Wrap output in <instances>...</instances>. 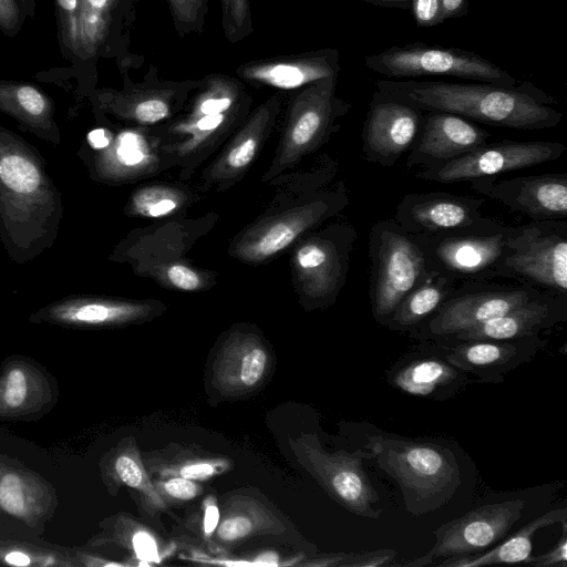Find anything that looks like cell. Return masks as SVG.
<instances>
[{"label":"cell","mask_w":567,"mask_h":567,"mask_svg":"<svg viewBox=\"0 0 567 567\" xmlns=\"http://www.w3.org/2000/svg\"><path fill=\"white\" fill-rule=\"evenodd\" d=\"M375 90L423 112L443 111L470 121L507 128L537 131L557 126V101L529 81L514 86L484 82L380 79Z\"/></svg>","instance_id":"1"},{"label":"cell","mask_w":567,"mask_h":567,"mask_svg":"<svg viewBox=\"0 0 567 567\" xmlns=\"http://www.w3.org/2000/svg\"><path fill=\"white\" fill-rule=\"evenodd\" d=\"M252 97L237 76L209 73L199 79L183 109L151 127L164 165L182 167L187 178L226 142L251 112Z\"/></svg>","instance_id":"2"},{"label":"cell","mask_w":567,"mask_h":567,"mask_svg":"<svg viewBox=\"0 0 567 567\" xmlns=\"http://www.w3.org/2000/svg\"><path fill=\"white\" fill-rule=\"evenodd\" d=\"M363 446L379 467L399 485L411 515L433 512L449 502L461 485L454 453L426 439H406L375 430Z\"/></svg>","instance_id":"3"},{"label":"cell","mask_w":567,"mask_h":567,"mask_svg":"<svg viewBox=\"0 0 567 567\" xmlns=\"http://www.w3.org/2000/svg\"><path fill=\"white\" fill-rule=\"evenodd\" d=\"M349 204L343 182L303 195L291 207L268 208L233 241L230 254L243 262L262 264L310 230L339 215Z\"/></svg>","instance_id":"4"},{"label":"cell","mask_w":567,"mask_h":567,"mask_svg":"<svg viewBox=\"0 0 567 567\" xmlns=\"http://www.w3.org/2000/svg\"><path fill=\"white\" fill-rule=\"evenodd\" d=\"M338 76L293 91L270 166L261 181L272 182L307 155L323 146L339 130L351 104L337 95Z\"/></svg>","instance_id":"5"},{"label":"cell","mask_w":567,"mask_h":567,"mask_svg":"<svg viewBox=\"0 0 567 567\" xmlns=\"http://www.w3.org/2000/svg\"><path fill=\"white\" fill-rule=\"evenodd\" d=\"M369 298L374 321L385 327L401 300L430 275L413 234L394 218L378 220L369 235Z\"/></svg>","instance_id":"6"},{"label":"cell","mask_w":567,"mask_h":567,"mask_svg":"<svg viewBox=\"0 0 567 567\" xmlns=\"http://www.w3.org/2000/svg\"><path fill=\"white\" fill-rule=\"evenodd\" d=\"M357 230L346 221L317 227L293 244L292 280L308 310L332 306L347 282Z\"/></svg>","instance_id":"7"},{"label":"cell","mask_w":567,"mask_h":567,"mask_svg":"<svg viewBox=\"0 0 567 567\" xmlns=\"http://www.w3.org/2000/svg\"><path fill=\"white\" fill-rule=\"evenodd\" d=\"M364 64L388 79L450 76L501 86L516 84V79L506 70L478 53L420 41L367 55Z\"/></svg>","instance_id":"8"},{"label":"cell","mask_w":567,"mask_h":567,"mask_svg":"<svg viewBox=\"0 0 567 567\" xmlns=\"http://www.w3.org/2000/svg\"><path fill=\"white\" fill-rule=\"evenodd\" d=\"M498 278L567 296V221L532 220L516 226L498 266Z\"/></svg>","instance_id":"9"},{"label":"cell","mask_w":567,"mask_h":567,"mask_svg":"<svg viewBox=\"0 0 567 567\" xmlns=\"http://www.w3.org/2000/svg\"><path fill=\"white\" fill-rule=\"evenodd\" d=\"M527 284L468 281L457 285L442 306L409 337L421 341L453 337L542 296Z\"/></svg>","instance_id":"10"},{"label":"cell","mask_w":567,"mask_h":567,"mask_svg":"<svg viewBox=\"0 0 567 567\" xmlns=\"http://www.w3.org/2000/svg\"><path fill=\"white\" fill-rule=\"evenodd\" d=\"M515 228L504 224L491 230L413 235L429 270L457 285L498 278V266Z\"/></svg>","instance_id":"11"},{"label":"cell","mask_w":567,"mask_h":567,"mask_svg":"<svg viewBox=\"0 0 567 567\" xmlns=\"http://www.w3.org/2000/svg\"><path fill=\"white\" fill-rule=\"evenodd\" d=\"M293 445L300 462L334 502L361 517L375 519L381 516L382 509L375 508L379 494L362 465L364 460H372L369 451L327 452L317 436L310 434Z\"/></svg>","instance_id":"12"},{"label":"cell","mask_w":567,"mask_h":567,"mask_svg":"<svg viewBox=\"0 0 567 567\" xmlns=\"http://www.w3.org/2000/svg\"><path fill=\"white\" fill-rule=\"evenodd\" d=\"M525 503L511 499L476 507L437 527L435 543L423 556L393 566L424 567L487 550L502 540L523 515Z\"/></svg>","instance_id":"13"},{"label":"cell","mask_w":567,"mask_h":567,"mask_svg":"<svg viewBox=\"0 0 567 567\" xmlns=\"http://www.w3.org/2000/svg\"><path fill=\"white\" fill-rule=\"evenodd\" d=\"M565 151L559 142H488L445 164L421 168L415 177L443 184L471 182L553 162Z\"/></svg>","instance_id":"14"},{"label":"cell","mask_w":567,"mask_h":567,"mask_svg":"<svg viewBox=\"0 0 567 567\" xmlns=\"http://www.w3.org/2000/svg\"><path fill=\"white\" fill-rule=\"evenodd\" d=\"M484 202L446 192L411 193L401 198L393 218L404 230L422 235L502 227L504 224L482 214Z\"/></svg>","instance_id":"15"},{"label":"cell","mask_w":567,"mask_h":567,"mask_svg":"<svg viewBox=\"0 0 567 567\" xmlns=\"http://www.w3.org/2000/svg\"><path fill=\"white\" fill-rule=\"evenodd\" d=\"M122 73L123 90L104 93L101 96L103 104L122 120L145 128L158 126L174 117L199 84V79H161L153 64H150L142 82H132L128 69H123Z\"/></svg>","instance_id":"16"},{"label":"cell","mask_w":567,"mask_h":567,"mask_svg":"<svg viewBox=\"0 0 567 567\" xmlns=\"http://www.w3.org/2000/svg\"><path fill=\"white\" fill-rule=\"evenodd\" d=\"M423 118L422 110L375 90L362 127V157L393 166L413 146Z\"/></svg>","instance_id":"17"},{"label":"cell","mask_w":567,"mask_h":567,"mask_svg":"<svg viewBox=\"0 0 567 567\" xmlns=\"http://www.w3.org/2000/svg\"><path fill=\"white\" fill-rule=\"evenodd\" d=\"M135 0H80L72 47L84 53L117 58L121 69L136 68L143 56L130 53Z\"/></svg>","instance_id":"18"},{"label":"cell","mask_w":567,"mask_h":567,"mask_svg":"<svg viewBox=\"0 0 567 567\" xmlns=\"http://www.w3.org/2000/svg\"><path fill=\"white\" fill-rule=\"evenodd\" d=\"M393 389L415 398L445 401L460 394L474 380L447 362L441 344L421 341L405 352L385 373Z\"/></svg>","instance_id":"19"},{"label":"cell","mask_w":567,"mask_h":567,"mask_svg":"<svg viewBox=\"0 0 567 567\" xmlns=\"http://www.w3.org/2000/svg\"><path fill=\"white\" fill-rule=\"evenodd\" d=\"M470 187L532 220H565L567 217V173L485 177L471 181Z\"/></svg>","instance_id":"20"},{"label":"cell","mask_w":567,"mask_h":567,"mask_svg":"<svg viewBox=\"0 0 567 567\" xmlns=\"http://www.w3.org/2000/svg\"><path fill=\"white\" fill-rule=\"evenodd\" d=\"M436 343L441 344L445 360L475 382L501 383L516 368L530 362L547 344V339L529 336Z\"/></svg>","instance_id":"21"},{"label":"cell","mask_w":567,"mask_h":567,"mask_svg":"<svg viewBox=\"0 0 567 567\" xmlns=\"http://www.w3.org/2000/svg\"><path fill=\"white\" fill-rule=\"evenodd\" d=\"M281 104L282 99L276 93L249 113L217 157L203 171L202 181L208 188L225 190L246 174L271 134Z\"/></svg>","instance_id":"22"},{"label":"cell","mask_w":567,"mask_h":567,"mask_svg":"<svg viewBox=\"0 0 567 567\" xmlns=\"http://www.w3.org/2000/svg\"><path fill=\"white\" fill-rule=\"evenodd\" d=\"M493 135L457 114L424 112L421 132L409 151L408 168L434 167L471 153L489 142Z\"/></svg>","instance_id":"23"},{"label":"cell","mask_w":567,"mask_h":567,"mask_svg":"<svg viewBox=\"0 0 567 567\" xmlns=\"http://www.w3.org/2000/svg\"><path fill=\"white\" fill-rule=\"evenodd\" d=\"M340 54L337 49H320L276 55L240 63L236 76L257 87L297 91L317 81L339 76Z\"/></svg>","instance_id":"24"},{"label":"cell","mask_w":567,"mask_h":567,"mask_svg":"<svg viewBox=\"0 0 567 567\" xmlns=\"http://www.w3.org/2000/svg\"><path fill=\"white\" fill-rule=\"evenodd\" d=\"M567 320V296L544 292L505 315L464 330L453 337L436 342H456L471 340H503L539 336Z\"/></svg>","instance_id":"25"},{"label":"cell","mask_w":567,"mask_h":567,"mask_svg":"<svg viewBox=\"0 0 567 567\" xmlns=\"http://www.w3.org/2000/svg\"><path fill=\"white\" fill-rule=\"evenodd\" d=\"M269 368V353L261 339L250 332L236 331L220 347L214 365L213 381L227 395L254 390Z\"/></svg>","instance_id":"26"},{"label":"cell","mask_w":567,"mask_h":567,"mask_svg":"<svg viewBox=\"0 0 567 567\" xmlns=\"http://www.w3.org/2000/svg\"><path fill=\"white\" fill-rule=\"evenodd\" d=\"M567 520V507L550 509L485 551L451 557L436 563L437 567H481L497 564H527L532 560L533 537L542 528Z\"/></svg>","instance_id":"27"},{"label":"cell","mask_w":567,"mask_h":567,"mask_svg":"<svg viewBox=\"0 0 567 567\" xmlns=\"http://www.w3.org/2000/svg\"><path fill=\"white\" fill-rule=\"evenodd\" d=\"M456 286L455 282L430 272L426 279L401 300L385 328L409 334L442 306Z\"/></svg>","instance_id":"28"},{"label":"cell","mask_w":567,"mask_h":567,"mask_svg":"<svg viewBox=\"0 0 567 567\" xmlns=\"http://www.w3.org/2000/svg\"><path fill=\"white\" fill-rule=\"evenodd\" d=\"M163 305L157 301L84 299L71 301L56 310L58 316L87 324L127 323L153 317Z\"/></svg>","instance_id":"29"},{"label":"cell","mask_w":567,"mask_h":567,"mask_svg":"<svg viewBox=\"0 0 567 567\" xmlns=\"http://www.w3.org/2000/svg\"><path fill=\"white\" fill-rule=\"evenodd\" d=\"M271 523L270 515L261 506L254 503L234 504L220 517L214 534L221 543H235L261 530H269Z\"/></svg>","instance_id":"30"},{"label":"cell","mask_w":567,"mask_h":567,"mask_svg":"<svg viewBox=\"0 0 567 567\" xmlns=\"http://www.w3.org/2000/svg\"><path fill=\"white\" fill-rule=\"evenodd\" d=\"M0 105L34 124L44 122L50 112L45 95L28 84L0 85Z\"/></svg>","instance_id":"31"},{"label":"cell","mask_w":567,"mask_h":567,"mask_svg":"<svg viewBox=\"0 0 567 567\" xmlns=\"http://www.w3.org/2000/svg\"><path fill=\"white\" fill-rule=\"evenodd\" d=\"M185 202L182 190L165 185H152L134 194L131 207L140 216L157 218L175 213Z\"/></svg>","instance_id":"32"},{"label":"cell","mask_w":567,"mask_h":567,"mask_svg":"<svg viewBox=\"0 0 567 567\" xmlns=\"http://www.w3.org/2000/svg\"><path fill=\"white\" fill-rule=\"evenodd\" d=\"M0 179L11 190L20 194L35 192L42 181L37 165L20 154H8L0 159Z\"/></svg>","instance_id":"33"},{"label":"cell","mask_w":567,"mask_h":567,"mask_svg":"<svg viewBox=\"0 0 567 567\" xmlns=\"http://www.w3.org/2000/svg\"><path fill=\"white\" fill-rule=\"evenodd\" d=\"M118 478L128 487L141 492L147 504L155 509L164 508V501L150 480L141 461L130 454H123L115 461Z\"/></svg>","instance_id":"34"},{"label":"cell","mask_w":567,"mask_h":567,"mask_svg":"<svg viewBox=\"0 0 567 567\" xmlns=\"http://www.w3.org/2000/svg\"><path fill=\"white\" fill-rule=\"evenodd\" d=\"M179 38L200 34L206 24L209 0H166Z\"/></svg>","instance_id":"35"},{"label":"cell","mask_w":567,"mask_h":567,"mask_svg":"<svg viewBox=\"0 0 567 567\" xmlns=\"http://www.w3.org/2000/svg\"><path fill=\"white\" fill-rule=\"evenodd\" d=\"M221 28L233 44L254 32L250 0H220Z\"/></svg>","instance_id":"36"},{"label":"cell","mask_w":567,"mask_h":567,"mask_svg":"<svg viewBox=\"0 0 567 567\" xmlns=\"http://www.w3.org/2000/svg\"><path fill=\"white\" fill-rule=\"evenodd\" d=\"M228 467L226 460L208 457H184L173 465L159 466L156 472L161 477L182 476L193 481H203L212 478Z\"/></svg>","instance_id":"37"},{"label":"cell","mask_w":567,"mask_h":567,"mask_svg":"<svg viewBox=\"0 0 567 567\" xmlns=\"http://www.w3.org/2000/svg\"><path fill=\"white\" fill-rule=\"evenodd\" d=\"M162 277L169 286L183 291L199 290L206 282L197 270L182 262L168 265Z\"/></svg>","instance_id":"38"},{"label":"cell","mask_w":567,"mask_h":567,"mask_svg":"<svg viewBox=\"0 0 567 567\" xmlns=\"http://www.w3.org/2000/svg\"><path fill=\"white\" fill-rule=\"evenodd\" d=\"M155 488L161 496L179 502L189 501L202 491L196 481L182 476L159 477L155 483Z\"/></svg>","instance_id":"39"},{"label":"cell","mask_w":567,"mask_h":567,"mask_svg":"<svg viewBox=\"0 0 567 567\" xmlns=\"http://www.w3.org/2000/svg\"><path fill=\"white\" fill-rule=\"evenodd\" d=\"M131 545L136 558L145 565L159 563L164 557L155 536L147 529L135 530L131 537Z\"/></svg>","instance_id":"40"},{"label":"cell","mask_w":567,"mask_h":567,"mask_svg":"<svg viewBox=\"0 0 567 567\" xmlns=\"http://www.w3.org/2000/svg\"><path fill=\"white\" fill-rule=\"evenodd\" d=\"M0 504L12 515H21L24 511L22 485L18 476L8 474L0 482Z\"/></svg>","instance_id":"41"},{"label":"cell","mask_w":567,"mask_h":567,"mask_svg":"<svg viewBox=\"0 0 567 567\" xmlns=\"http://www.w3.org/2000/svg\"><path fill=\"white\" fill-rule=\"evenodd\" d=\"M396 550L382 548L364 553H351L341 567H390L393 566Z\"/></svg>","instance_id":"42"},{"label":"cell","mask_w":567,"mask_h":567,"mask_svg":"<svg viewBox=\"0 0 567 567\" xmlns=\"http://www.w3.org/2000/svg\"><path fill=\"white\" fill-rule=\"evenodd\" d=\"M410 10L420 27H434L445 21L441 0H411Z\"/></svg>","instance_id":"43"},{"label":"cell","mask_w":567,"mask_h":567,"mask_svg":"<svg viewBox=\"0 0 567 567\" xmlns=\"http://www.w3.org/2000/svg\"><path fill=\"white\" fill-rule=\"evenodd\" d=\"M561 535L546 553L533 556L529 565L535 567H567V520L561 522Z\"/></svg>","instance_id":"44"},{"label":"cell","mask_w":567,"mask_h":567,"mask_svg":"<svg viewBox=\"0 0 567 567\" xmlns=\"http://www.w3.org/2000/svg\"><path fill=\"white\" fill-rule=\"evenodd\" d=\"M27 396V380L24 373L14 369L8 374L4 401L11 408L20 406Z\"/></svg>","instance_id":"45"},{"label":"cell","mask_w":567,"mask_h":567,"mask_svg":"<svg viewBox=\"0 0 567 567\" xmlns=\"http://www.w3.org/2000/svg\"><path fill=\"white\" fill-rule=\"evenodd\" d=\"M61 13L64 41L73 45L75 22L80 10V0H55Z\"/></svg>","instance_id":"46"},{"label":"cell","mask_w":567,"mask_h":567,"mask_svg":"<svg viewBox=\"0 0 567 567\" xmlns=\"http://www.w3.org/2000/svg\"><path fill=\"white\" fill-rule=\"evenodd\" d=\"M220 519V512L214 497H207L203 503V534L205 538L213 536Z\"/></svg>","instance_id":"47"},{"label":"cell","mask_w":567,"mask_h":567,"mask_svg":"<svg viewBox=\"0 0 567 567\" xmlns=\"http://www.w3.org/2000/svg\"><path fill=\"white\" fill-rule=\"evenodd\" d=\"M20 20L19 6L16 0H0V27L13 29Z\"/></svg>","instance_id":"48"},{"label":"cell","mask_w":567,"mask_h":567,"mask_svg":"<svg viewBox=\"0 0 567 567\" xmlns=\"http://www.w3.org/2000/svg\"><path fill=\"white\" fill-rule=\"evenodd\" d=\"M444 19L460 18L468 12V0H441Z\"/></svg>","instance_id":"49"},{"label":"cell","mask_w":567,"mask_h":567,"mask_svg":"<svg viewBox=\"0 0 567 567\" xmlns=\"http://www.w3.org/2000/svg\"><path fill=\"white\" fill-rule=\"evenodd\" d=\"M87 141L93 148L102 150L110 145L111 135L104 128H95L89 133Z\"/></svg>","instance_id":"50"},{"label":"cell","mask_w":567,"mask_h":567,"mask_svg":"<svg viewBox=\"0 0 567 567\" xmlns=\"http://www.w3.org/2000/svg\"><path fill=\"white\" fill-rule=\"evenodd\" d=\"M370 4L386 8L408 10L411 7V0H361Z\"/></svg>","instance_id":"51"},{"label":"cell","mask_w":567,"mask_h":567,"mask_svg":"<svg viewBox=\"0 0 567 567\" xmlns=\"http://www.w3.org/2000/svg\"><path fill=\"white\" fill-rule=\"evenodd\" d=\"M252 566H280L279 557L274 551H262L254 557Z\"/></svg>","instance_id":"52"},{"label":"cell","mask_w":567,"mask_h":567,"mask_svg":"<svg viewBox=\"0 0 567 567\" xmlns=\"http://www.w3.org/2000/svg\"><path fill=\"white\" fill-rule=\"evenodd\" d=\"M6 560L9 564L17 565V566H27L30 563V558L20 553V551H12L6 556Z\"/></svg>","instance_id":"53"}]
</instances>
